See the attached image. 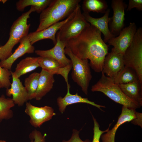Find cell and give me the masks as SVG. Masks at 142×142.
<instances>
[{
    "mask_svg": "<svg viewBox=\"0 0 142 142\" xmlns=\"http://www.w3.org/2000/svg\"><path fill=\"white\" fill-rule=\"evenodd\" d=\"M101 33L90 24L78 36L66 42L65 47L79 58L89 60L90 66L98 73L102 72L105 58L108 53V46L102 39Z\"/></svg>",
    "mask_w": 142,
    "mask_h": 142,
    "instance_id": "1",
    "label": "cell"
},
{
    "mask_svg": "<svg viewBox=\"0 0 142 142\" xmlns=\"http://www.w3.org/2000/svg\"><path fill=\"white\" fill-rule=\"evenodd\" d=\"M80 0H52L41 13L39 24L36 31H39L65 19L76 9Z\"/></svg>",
    "mask_w": 142,
    "mask_h": 142,
    "instance_id": "2",
    "label": "cell"
},
{
    "mask_svg": "<svg viewBox=\"0 0 142 142\" xmlns=\"http://www.w3.org/2000/svg\"><path fill=\"white\" fill-rule=\"evenodd\" d=\"M35 12L33 7L29 10L23 13L13 23L11 28L9 38L6 44L0 47V60H5L12 54L13 47L21 40L28 34L30 24H28L27 20L30 14Z\"/></svg>",
    "mask_w": 142,
    "mask_h": 142,
    "instance_id": "3",
    "label": "cell"
},
{
    "mask_svg": "<svg viewBox=\"0 0 142 142\" xmlns=\"http://www.w3.org/2000/svg\"><path fill=\"white\" fill-rule=\"evenodd\" d=\"M102 73L100 78L92 86V92H102L115 102L130 109H135L141 106L126 96L113 79L105 75L103 72Z\"/></svg>",
    "mask_w": 142,
    "mask_h": 142,
    "instance_id": "4",
    "label": "cell"
},
{
    "mask_svg": "<svg viewBox=\"0 0 142 142\" xmlns=\"http://www.w3.org/2000/svg\"><path fill=\"white\" fill-rule=\"evenodd\" d=\"M65 52L71 62L72 79L80 87L85 94L87 95L89 84L92 78L88 60L79 58L67 48H65Z\"/></svg>",
    "mask_w": 142,
    "mask_h": 142,
    "instance_id": "5",
    "label": "cell"
},
{
    "mask_svg": "<svg viewBox=\"0 0 142 142\" xmlns=\"http://www.w3.org/2000/svg\"><path fill=\"white\" fill-rule=\"evenodd\" d=\"M125 66L136 72L142 85V28H138L132 42L123 55Z\"/></svg>",
    "mask_w": 142,
    "mask_h": 142,
    "instance_id": "6",
    "label": "cell"
},
{
    "mask_svg": "<svg viewBox=\"0 0 142 142\" xmlns=\"http://www.w3.org/2000/svg\"><path fill=\"white\" fill-rule=\"evenodd\" d=\"M90 25L82 13L79 4L73 17L61 27L57 33L60 40L66 42L78 36Z\"/></svg>",
    "mask_w": 142,
    "mask_h": 142,
    "instance_id": "7",
    "label": "cell"
},
{
    "mask_svg": "<svg viewBox=\"0 0 142 142\" xmlns=\"http://www.w3.org/2000/svg\"><path fill=\"white\" fill-rule=\"evenodd\" d=\"M30 117L29 122L33 126L40 127L44 123L52 119L56 115L53 109L47 106L38 107L27 102L24 111Z\"/></svg>",
    "mask_w": 142,
    "mask_h": 142,
    "instance_id": "8",
    "label": "cell"
},
{
    "mask_svg": "<svg viewBox=\"0 0 142 142\" xmlns=\"http://www.w3.org/2000/svg\"><path fill=\"white\" fill-rule=\"evenodd\" d=\"M137 29L135 23L130 22L129 26L121 30L118 37L113 38L108 43L113 46L115 52L124 55L132 42Z\"/></svg>",
    "mask_w": 142,
    "mask_h": 142,
    "instance_id": "9",
    "label": "cell"
},
{
    "mask_svg": "<svg viewBox=\"0 0 142 142\" xmlns=\"http://www.w3.org/2000/svg\"><path fill=\"white\" fill-rule=\"evenodd\" d=\"M56 35V42L53 48L45 50H36L35 53L40 57L49 58L57 61L63 67L72 65L71 60L65 55L66 42L61 41L57 33Z\"/></svg>",
    "mask_w": 142,
    "mask_h": 142,
    "instance_id": "10",
    "label": "cell"
},
{
    "mask_svg": "<svg viewBox=\"0 0 142 142\" xmlns=\"http://www.w3.org/2000/svg\"><path fill=\"white\" fill-rule=\"evenodd\" d=\"M124 66L123 54L116 52L112 48L105 58L102 72L113 79Z\"/></svg>",
    "mask_w": 142,
    "mask_h": 142,
    "instance_id": "11",
    "label": "cell"
},
{
    "mask_svg": "<svg viewBox=\"0 0 142 142\" xmlns=\"http://www.w3.org/2000/svg\"><path fill=\"white\" fill-rule=\"evenodd\" d=\"M75 10L69 16L64 20L55 23L42 30L35 31L28 35L29 41L33 45L36 42L42 40L51 39L55 45L56 42V34L61 27L71 19L74 15Z\"/></svg>",
    "mask_w": 142,
    "mask_h": 142,
    "instance_id": "12",
    "label": "cell"
},
{
    "mask_svg": "<svg viewBox=\"0 0 142 142\" xmlns=\"http://www.w3.org/2000/svg\"><path fill=\"white\" fill-rule=\"evenodd\" d=\"M111 7L113 11L111 18L110 31L115 37L119 35L124 26L125 11L126 6L123 0H112Z\"/></svg>",
    "mask_w": 142,
    "mask_h": 142,
    "instance_id": "13",
    "label": "cell"
},
{
    "mask_svg": "<svg viewBox=\"0 0 142 142\" xmlns=\"http://www.w3.org/2000/svg\"><path fill=\"white\" fill-rule=\"evenodd\" d=\"M38 62L39 67L42 69L50 74H60L64 79L67 88H70L68 81V74L72 68V65L63 67L57 61L49 58L40 57H38Z\"/></svg>",
    "mask_w": 142,
    "mask_h": 142,
    "instance_id": "14",
    "label": "cell"
},
{
    "mask_svg": "<svg viewBox=\"0 0 142 142\" xmlns=\"http://www.w3.org/2000/svg\"><path fill=\"white\" fill-rule=\"evenodd\" d=\"M136 112L135 109L123 106L121 114L116 123L111 130L109 129L106 133L101 135L100 138L102 142H115L116 133L119 127L125 123L131 121L135 119Z\"/></svg>",
    "mask_w": 142,
    "mask_h": 142,
    "instance_id": "15",
    "label": "cell"
},
{
    "mask_svg": "<svg viewBox=\"0 0 142 142\" xmlns=\"http://www.w3.org/2000/svg\"><path fill=\"white\" fill-rule=\"evenodd\" d=\"M110 12V9H108L104 15L99 18L93 17L90 15L89 13L84 12L82 13L87 21L103 34L104 38L103 40L105 43L115 37L111 33L108 27V23L111 20V18L109 17Z\"/></svg>",
    "mask_w": 142,
    "mask_h": 142,
    "instance_id": "16",
    "label": "cell"
},
{
    "mask_svg": "<svg viewBox=\"0 0 142 142\" xmlns=\"http://www.w3.org/2000/svg\"><path fill=\"white\" fill-rule=\"evenodd\" d=\"M19 43L14 52L8 58L0 62L2 67L10 70L13 63L18 58L26 53H32L34 52V47L31 44L28 35L22 38Z\"/></svg>",
    "mask_w": 142,
    "mask_h": 142,
    "instance_id": "17",
    "label": "cell"
},
{
    "mask_svg": "<svg viewBox=\"0 0 142 142\" xmlns=\"http://www.w3.org/2000/svg\"><path fill=\"white\" fill-rule=\"evenodd\" d=\"M12 78L11 88L7 89L6 95L12 96V98L15 104L19 106H23L29 100L28 94L19 78H17L11 73Z\"/></svg>",
    "mask_w": 142,
    "mask_h": 142,
    "instance_id": "18",
    "label": "cell"
},
{
    "mask_svg": "<svg viewBox=\"0 0 142 142\" xmlns=\"http://www.w3.org/2000/svg\"><path fill=\"white\" fill-rule=\"evenodd\" d=\"M57 103L60 111L63 113L67 106L77 103H85L91 105L103 111L101 108H105L104 106L95 104L94 102L89 100L87 98H83L78 95L77 92L75 94L70 93V89L67 90V93L63 98L59 97L57 99Z\"/></svg>",
    "mask_w": 142,
    "mask_h": 142,
    "instance_id": "19",
    "label": "cell"
},
{
    "mask_svg": "<svg viewBox=\"0 0 142 142\" xmlns=\"http://www.w3.org/2000/svg\"><path fill=\"white\" fill-rule=\"evenodd\" d=\"M55 82L54 75L51 74L42 69L38 81L37 89L35 99L40 100L53 88Z\"/></svg>",
    "mask_w": 142,
    "mask_h": 142,
    "instance_id": "20",
    "label": "cell"
},
{
    "mask_svg": "<svg viewBox=\"0 0 142 142\" xmlns=\"http://www.w3.org/2000/svg\"><path fill=\"white\" fill-rule=\"evenodd\" d=\"M118 85L126 96L142 106V85L139 80Z\"/></svg>",
    "mask_w": 142,
    "mask_h": 142,
    "instance_id": "21",
    "label": "cell"
},
{
    "mask_svg": "<svg viewBox=\"0 0 142 142\" xmlns=\"http://www.w3.org/2000/svg\"><path fill=\"white\" fill-rule=\"evenodd\" d=\"M39 67L38 57H28L22 60L17 64L14 72L11 73L16 77L19 78L22 75L31 72Z\"/></svg>",
    "mask_w": 142,
    "mask_h": 142,
    "instance_id": "22",
    "label": "cell"
},
{
    "mask_svg": "<svg viewBox=\"0 0 142 142\" xmlns=\"http://www.w3.org/2000/svg\"><path fill=\"white\" fill-rule=\"evenodd\" d=\"M52 0H20L16 3L17 9L23 11L28 6L33 7L37 13H41L49 4Z\"/></svg>",
    "mask_w": 142,
    "mask_h": 142,
    "instance_id": "23",
    "label": "cell"
},
{
    "mask_svg": "<svg viewBox=\"0 0 142 142\" xmlns=\"http://www.w3.org/2000/svg\"><path fill=\"white\" fill-rule=\"evenodd\" d=\"M113 79L114 82L118 85L139 81L136 72L132 68L125 66Z\"/></svg>",
    "mask_w": 142,
    "mask_h": 142,
    "instance_id": "24",
    "label": "cell"
},
{
    "mask_svg": "<svg viewBox=\"0 0 142 142\" xmlns=\"http://www.w3.org/2000/svg\"><path fill=\"white\" fill-rule=\"evenodd\" d=\"M108 8L105 0H84L82 5L83 12L88 13L91 12L105 13Z\"/></svg>",
    "mask_w": 142,
    "mask_h": 142,
    "instance_id": "25",
    "label": "cell"
},
{
    "mask_svg": "<svg viewBox=\"0 0 142 142\" xmlns=\"http://www.w3.org/2000/svg\"><path fill=\"white\" fill-rule=\"evenodd\" d=\"M15 104L12 98H6L3 95L0 97V123L3 120L12 118L13 113L11 108Z\"/></svg>",
    "mask_w": 142,
    "mask_h": 142,
    "instance_id": "26",
    "label": "cell"
},
{
    "mask_svg": "<svg viewBox=\"0 0 142 142\" xmlns=\"http://www.w3.org/2000/svg\"><path fill=\"white\" fill-rule=\"evenodd\" d=\"M40 73L34 72L24 80V87L28 94L29 100L35 99Z\"/></svg>",
    "mask_w": 142,
    "mask_h": 142,
    "instance_id": "27",
    "label": "cell"
},
{
    "mask_svg": "<svg viewBox=\"0 0 142 142\" xmlns=\"http://www.w3.org/2000/svg\"><path fill=\"white\" fill-rule=\"evenodd\" d=\"M11 71L2 67L0 64V83L3 88H9L11 83L10 81Z\"/></svg>",
    "mask_w": 142,
    "mask_h": 142,
    "instance_id": "28",
    "label": "cell"
},
{
    "mask_svg": "<svg viewBox=\"0 0 142 142\" xmlns=\"http://www.w3.org/2000/svg\"><path fill=\"white\" fill-rule=\"evenodd\" d=\"M94 123L93 128V136L92 142H100V139L101 135L105 133H106L109 129L110 125L108 128L104 131H102L100 129V125L94 116H92Z\"/></svg>",
    "mask_w": 142,
    "mask_h": 142,
    "instance_id": "29",
    "label": "cell"
},
{
    "mask_svg": "<svg viewBox=\"0 0 142 142\" xmlns=\"http://www.w3.org/2000/svg\"><path fill=\"white\" fill-rule=\"evenodd\" d=\"M45 135H43L39 131L36 129L33 130L30 134L29 138L35 142H46L45 141Z\"/></svg>",
    "mask_w": 142,
    "mask_h": 142,
    "instance_id": "30",
    "label": "cell"
},
{
    "mask_svg": "<svg viewBox=\"0 0 142 142\" xmlns=\"http://www.w3.org/2000/svg\"><path fill=\"white\" fill-rule=\"evenodd\" d=\"M136 8L137 9L142 10V0H129L126 9L127 11H130L132 9Z\"/></svg>",
    "mask_w": 142,
    "mask_h": 142,
    "instance_id": "31",
    "label": "cell"
},
{
    "mask_svg": "<svg viewBox=\"0 0 142 142\" xmlns=\"http://www.w3.org/2000/svg\"><path fill=\"white\" fill-rule=\"evenodd\" d=\"M79 131L76 129H73L70 138L68 141L64 140L62 141V142H91L88 139L86 140L85 141L82 140L79 137Z\"/></svg>",
    "mask_w": 142,
    "mask_h": 142,
    "instance_id": "32",
    "label": "cell"
},
{
    "mask_svg": "<svg viewBox=\"0 0 142 142\" xmlns=\"http://www.w3.org/2000/svg\"><path fill=\"white\" fill-rule=\"evenodd\" d=\"M142 113L137 112L136 117L135 119L131 121L132 123L134 124L139 125L142 128Z\"/></svg>",
    "mask_w": 142,
    "mask_h": 142,
    "instance_id": "33",
    "label": "cell"
},
{
    "mask_svg": "<svg viewBox=\"0 0 142 142\" xmlns=\"http://www.w3.org/2000/svg\"><path fill=\"white\" fill-rule=\"evenodd\" d=\"M7 1V0H0V2H2L3 3H5L6 1Z\"/></svg>",
    "mask_w": 142,
    "mask_h": 142,
    "instance_id": "34",
    "label": "cell"
},
{
    "mask_svg": "<svg viewBox=\"0 0 142 142\" xmlns=\"http://www.w3.org/2000/svg\"><path fill=\"white\" fill-rule=\"evenodd\" d=\"M3 88V87L2 84L0 83V89H1V88Z\"/></svg>",
    "mask_w": 142,
    "mask_h": 142,
    "instance_id": "35",
    "label": "cell"
},
{
    "mask_svg": "<svg viewBox=\"0 0 142 142\" xmlns=\"http://www.w3.org/2000/svg\"><path fill=\"white\" fill-rule=\"evenodd\" d=\"M0 142H7L6 141L4 140H0Z\"/></svg>",
    "mask_w": 142,
    "mask_h": 142,
    "instance_id": "36",
    "label": "cell"
},
{
    "mask_svg": "<svg viewBox=\"0 0 142 142\" xmlns=\"http://www.w3.org/2000/svg\"><path fill=\"white\" fill-rule=\"evenodd\" d=\"M31 142H35L33 140H31Z\"/></svg>",
    "mask_w": 142,
    "mask_h": 142,
    "instance_id": "37",
    "label": "cell"
}]
</instances>
